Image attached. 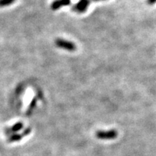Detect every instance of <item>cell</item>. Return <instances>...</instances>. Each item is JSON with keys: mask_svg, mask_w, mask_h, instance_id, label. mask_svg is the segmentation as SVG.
Returning <instances> with one entry per match:
<instances>
[{"mask_svg": "<svg viewBox=\"0 0 156 156\" xmlns=\"http://www.w3.org/2000/svg\"><path fill=\"white\" fill-rule=\"evenodd\" d=\"M95 136L100 140H114L117 137L118 131L114 129L108 130V131H97L95 133Z\"/></svg>", "mask_w": 156, "mask_h": 156, "instance_id": "obj_1", "label": "cell"}, {"mask_svg": "<svg viewBox=\"0 0 156 156\" xmlns=\"http://www.w3.org/2000/svg\"><path fill=\"white\" fill-rule=\"evenodd\" d=\"M55 44L57 47L63 48V49L67 50V51H73L76 50V46L74 45V43L65 39H56L55 41Z\"/></svg>", "mask_w": 156, "mask_h": 156, "instance_id": "obj_2", "label": "cell"}, {"mask_svg": "<svg viewBox=\"0 0 156 156\" xmlns=\"http://www.w3.org/2000/svg\"><path fill=\"white\" fill-rule=\"evenodd\" d=\"M88 4H89V0H79V2L72 7V10L78 13H84L88 9Z\"/></svg>", "mask_w": 156, "mask_h": 156, "instance_id": "obj_3", "label": "cell"}, {"mask_svg": "<svg viewBox=\"0 0 156 156\" xmlns=\"http://www.w3.org/2000/svg\"><path fill=\"white\" fill-rule=\"evenodd\" d=\"M71 4L70 0H54L51 4V8L53 10H56L62 7L67 6Z\"/></svg>", "mask_w": 156, "mask_h": 156, "instance_id": "obj_4", "label": "cell"}, {"mask_svg": "<svg viewBox=\"0 0 156 156\" xmlns=\"http://www.w3.org/2000/svg\"><path fill=\"white\" fill-rule=\"evenodd\" d=\"M15 0H0V7L8 6V5L13 4Z\"/></svg>", "mask_w": 156, "mask_h": 156, "instance_id": "obj_5", "label": "cell"}, {"mask_svg": "<svg viewBox=\"0 0 156 156\" xmlns=\"http://www.w3.org/2000/svg\"><path fill=\"white\" fill-rule=\"evenodd\" d=\"M155 2H156V0H147V3H148L149 4H152Z\"/></svg>", "mask_w": 156, "mask_h": 156, "instance_id": "obj_6", "label": "cell"}, {"mask_svg": "<svg viewBox=\"0 0 156 156\" xmlns=\"http://www.w3.org/2000/svg\"><path fill=\"white\" fill-rule=\"evenodd\" d=\"M94 1H100V0H94Z\"/></svg>", "mask_w": 156, "mask_h": 156, "instance_id": "obj_7", "label": "cell"}]
</instances>
